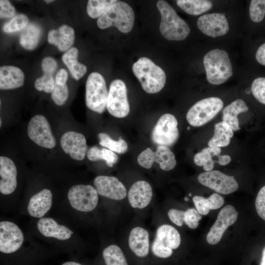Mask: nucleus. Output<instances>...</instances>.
Instances as JSON below:
<instances>
[{
  "instance_id": "nucleus-34",
  "label": "nucleus",
  "mask_w": 265,
  "mask_h": 265,
  "mask_svg": "<svg viewBox=\"0 0 265 265\" xmlns=\"http://www.w3.org/2000/svg\"><path fill=\"white\" fill-rule=\"evenodd\" d=\"M98 136L100 145L115 153L123 154L128 151V144L124 139L119 138L118 140H114L105 132H100Z\"/></svg>"
},
{
  "instance_id": "nucleus-50",
  "label": "nucleus",
  "mask_w": 265,
  "mask_h": 265,
  "mask_svg": "<svg viewBox=\"0 0 265 265\" xmlns=\"http://www.w3.org/2000/svg\"><path fill=\"white\" fill-rule=\"evenodd\" d=\"M62 265H81L75 262H67L63 263Z\"/></svg>"
},
{
  "instance_id": "nucleus-18",
  "label": "nucleus",
  "mask_w": 265,
  "mask_h": 265,
  "mask_svg": "<svg viewBox=\"0 0 265 265\" xmlns=\"http://www.w3.org/2000/svg\"><path fill=\"white\" fill-rule=\"evenodd\" d=\"M17 171L13 161L5 156L0 157V191L4 195L13 193L17 187Z\"/></svg>"
},
{
  "instance_id": "nucleus-4",
  "label": "nucleus",
  "mask_w": 265,
  "mask_h": 265,
  "mask_svg": "<svg viewBox=\"0 0 265 265\" xmlns=\"http://www.w3.org/2000/svg\"><path fill=\"white\" fill-rule=\"evenodd\" d=\"M134 22L132 8L125 2L117 0L98 18L97 24L101 29L115 26L122 32L128 33L132 29Z\"/></svg>"
},
{
  "instance_id": "nucleus-39",
  "label": "nucleus",
  "mask_w": 265,
  "mask_h": 265,
  "mask_svg": "<svg viewBox=\"0 0 265 265\" xmlns=\"http://www.w3.org/2000/svg\"><path fill=\"white\" fill-rule=\"evenodd\" d=\"M254 97L261 103L265 105V78L259 77L255 79L251 85Z\"/></svg>"
},
{
  "instance_id": "nucleus-1",
  "label": "nucleus",
  "mask_w": 265,
  "mask_h": 265,
  "mask_svg": "<svg viewBox=\"0 0 265 265\" xmlns=\"http://www.w3.org/2000/svg\"><path fill=\"white\" fill-rule=\"evenodd\" d=\"M157 6L161 16L159 30L162 36L171 41L185 39L190 33L187 23L166 1L158 0Z\"/></svg>"
},
{
  "instance_id": "nucleus-6",
  "label": "nucleus",
  "mask_w": 265,
  "mask_h": 265,
  "mask_svg": "<svg viewBox=\"0 0 265 265\" xmlns=\"http://www.w3.org/2000/svg\"><path fill=\"white\" fill-rule=\"evenodd\" d=\"M223 106V101L218 97L202 99L189 109L186 115V120L192 126H201L213 119Z\"/></svg>"
},
{
  "instance_id": "nucleus-11",
  "label": "nucleus",
  "mask_w": 265,
  "mask_h": 265,
  "mask_svg": "<svg viewBox=\"0 0 265 265\" xmlns=\"http://www.w3.org/2000/svg\"><path fill=\"white\" fill-rule=\"evenodd\" d=\"M27 132L29 138L40 147L52 149L56 145L50 123L42 115H36L31 118L28 123Z\"/></svg>"
},
{
  "instance_id": "nucleus-27",
  "label": "nucleus",
  "mask_w": 265,
  "mask_h": 265,
  "mask_svg": "<svg viewBox=\"0 0 265 265\" xmlns=\"http://www.w3.org/2000/svg\"><path fill=\"white\" fill-rule=\"evenodd\" d=\"M151 161L152 164L158 163L160 168L166 171L172 170L177 163L174 154L169 147L164 146H158L155 151L152 150Z\"/></svg>"
},
{
  "instance_id": "nucleus-35",
  "label": "nucleus",
  "mask_w": 265,
  "mask_h": 265,
  "mask_svg": "<svg viewBox=\"0 0 265 265\" xmlns=\"http://www.w3.org/2000/svg\"><path fill=\"white\" fill-rule=\"evenodd\" d=\"M106 265H128L121 249L117 245H110L103 252Z\"/></svg>"
},
{
  "instance_id": "nucleus-26",
  "label": "nucleus",
  "mask_w": 265,
  "mask_h": 265,
  "mask_svg": "<svg viewBox=\"0 0 265 265\" xmlns=\"http://www.w3.org/2000/svg\"><path fill=\"white\" fill-rule=\"evenodd\" d=\"M248 110V107L245 102L238 99L226 106L222 112V121L227 123L233 131L240 129L238 115L240 113Z\"/></svg>"
},
{
  "instance_id": "nucleus-2",
  "label": "nucleus",
  "mask_w": 265,
  "mask_h": 265,
  "mask_svg": "<svg viewBox=\"0 0 265 265\" xmlns=\"http://www.w3.org/2000/svg\"><path fill=\"white\" fill-rule=\"evenodd\" d=\"M132 71L143 89L148 93H157L165 85L164 71L147 57H141L135 62L132 65Z\"/></svg>"
},
{
  "instance_id": "nucleus-51",
  "label": "nucleus",
  "mask_w": 265,
  "mask_h": 265,
  "mask_svg": "<svg viewBox=\"0 0 265 265\" xmlns=\"http://www.w3.org/2000/svg\"><path fill=\"white\" fill-rule=\"evenodd\" d=\"M54 0H44V1L46 3H51L52 2H53Z\"/></svg>"
},
{
  "instance_id": "nucleus-10",
  "label": "nucleus",
  "mask_w": 265,
  "mask_h": 265,
  "mask_svg": "<svg viewBox=\"0 0 265 265\" xmlns=\"http://www.w3.org/2000/svg\"><path fill=\"white\" fill-rule=\"evenodd\" d=\"M68 199L71 206L82 212H89L97 206L98 193L95 187L89 185H76L68 192Z\"/></svg>"
},
{
  "instance_id": "nucleus-12",
  "label": "nucleus",
  "mask_w": 265,
  "mask_h": 265,
  "mask_svg": "<svg viewBox=\"0 0 265 265\" xmlns=\"http://www.w3.org/2000/svg\"><path fill=\"white\" fill-rule=\"evenodd\" d=\"M198 180L202 185L221 194L233 193L238 188V183L234 176L218 170L203 172L198 175Z\"/></svg>"
},
{
  "instance_id": "nucleus-33",
  "label": "nucleus",
  "mask_w": 265,
  "mask_h": 265,
  "mask_svg": "<svg viewBox=\"0 0 265 265\" xmlns=\"http://www.w3.org/2000/svg\"><path fill=\"white\" fill-rule=\"evenodd\" d=\"M86 156L90 161L104 160L110 167H112L118 160V157L114 152L106 148L100 149L96 146L89 148Z\"/></svg>"
},
{
  "instance_id": "nucleus-25",
  "label": "nucleus",
  "mask_w": 265,
  "mask_h": 265,
  "mask_svg": "<svg viewBox=\"0 0 265 265\" xmlns=\"http://www.w3.org/2000/svg\"><path fill=\"white\" fill-rule=\"evenodd\" d=\"M128 243L130 249L137 256L144 257L148 255L149 234L145 229L140 227L133 228L130 233Z\"/></svg>"
},
{
  "instance_id": "nucleus-13",
  "label": "nucleus",
  "mask_w": 265,
  "mask_h": 265,
  "mask_svg": "<svg viewBox=\"0 0 265 265\" xmlns=\"http://www.w3.org/2000/svg\"><path fill=\"white\" fill-rule=\"evenodd\" d=\"M238 214V212L232 205L224 207L207 235V242L212 245L218 243L226 230L237 221Z\"/></svg>"
},
{
  "instance_id": "nucleus-53",
  "label": "nucleus",
  "mask_w": 265,
  "mask_h": 265,
  "mask_svg": "<svg viewBox=\"0 0 265 265\" xmlns=\"http://www.w3.org/2000/svg\"><path fill=\"white\" fill-rule=\"evenodd\" d=\"M0 127L1 126V119L0 120Z\"/></svg>"
},
{
  "instance_id": "nucleus-36",
  "label": "nucleus",
  "mask_w": 265,
  "mask_h": 265,
  "mask_svg": "<svg viewBox=\"0 0 265 265\" xmlns=\"http://www.w3.org/2000/svg\"><path fill=\"white\" fill-rule=\"evenodd\" d=\"M116 0H89L87 5V12L89 16L95 19L101 17Z\"/></svg>"
},
{
  "instance_id": "nucleus-17",
  "label": "nucleus",
  "mask_w": 265,
  "mask_h": 265,
  "mask_svg": "<svg viewBox=\"0 0 265 265\" xmlns=\"http://www.w3.org/2000/svg\"><path fill=\"white\" fill-rule=\"evenodd\" d=\"M60 145L63 151L75 160H82L87 154L86 139L80 132L74 131L65 132L61 137Z\"/></svg>"
},
{
  "instance_id": "nucleus-19",
  "label": "nucleus",
  "mask_w": 265,
  "mask_h": 265,
  "mask_svg": "<svg viewBox=\"0 0 265 265\" xmlns=\"http://www.w3.org/2000/svg\"><path fill=\"white\" fill-rule=\"evenodd\" d=\"M221 149L218 147H208L197 153L194 157V163L203 166L206 171L212 170L215 162L221 165H226L231 161L230 156L221 155Z\"/></svg>"
},
{
  "instance_id": "nucleus-46",
  "label": "nucleus",
  "mask_w": 265,
  "mask_h": 265,
  "mask_svg": "<svg viewBox=\"0 0 265 265\" xmlns=\"http://www.w3.org/2000/svg\"><path fill=\"white\" fill-rule=\"evenodd\" d=\"M41 67L44 74L52 75L57 67L56 61L52 57H46L42 61Z\"/></svg>"
},
{
  "instance_id": "nucleus-45",
  "label": "nucleus",
  "mask_w": 265,
  "mask_h": 265,
  "mask_svg": "<svg viewBox=\"0 0 265 265\" xmlns=\"http://www.w3.org/2000/svg\"><path fill=\"white\" fill-rule=\"evenodd\" d=\"M185 212L175 209H171L168 212L170 220L178 226H182L184 222Z\"/></svg>"
},
{
  "instance_id": "nucleus-52",
  "label": "nucleus",
  "mask_w": 265,
  "mask_h": 265,
  "mask_svg": "<svg viewBox=\"0 0 265 265\" xmlns=\"http://www.w3.org/2000/svg\"><path fill=\"white\" fill-rule=\"evenodd\" d=\"M185 200L186 201H187L188 200V198H187V197H185Z\"/></svg>"
},
{
  "instance_id": "nucleus-38",
  "label": "nucleus",
  "mask_w": 265,
  "mask_h": 265,
  "mask_svg": "<svg viewBox=\"0 0 265 265\" xmlns=\"http://www.w3.org/2000/svg\"><path fill=\"white\" fill-rule=\"evenodd\" d=\"M250 17L255 23L261 22L265 15V0H252L249 7Z\"/></svg>"
},
{
  "instance_id": "nucleus-47",
  "label": "nucleus",
  "mask_w": 265,
  "mask_h": 265,
  "mask_svg": "<svg viewBox=\"0 0 265 265\" xmlns=\"http://www.w3.org/2000/svg\"><path fill=\"white\" fill-rule=\"evenodd\" d=\"M68 79V73L64 69H60L55 77V82L59 85H65Z\"/></svg>"
},
{
  "instance_id": "nucleus-22",
  "label": "nucleus",
  "mask_w": 265,
  "mask_h": 265,
  "mask_svg": "<svg viewBox=\"0 0 265 265\" xmlns=\"http://www.w3.org/2000/svg\"><path fill=\"white\" fill-rule=\"evenodd\" d=\"M37 226L43 236L59 240L68 239L73 234L67 227L58 224L54 219L50 217L41 218L37 222Z\"/></svg>"
},
{
  "instance_id": "nucleus-31",
  "label": "nucleus",
  "mask_w": 265,
  "mask_h": 265,
  "mask_svg": "<svg viewBox=\"0 0 265 265\" xmlns=\"http://www.w3.org/2000/svg\"><path fill=\"white\" fill-rule=\"evenodd\" d=\"M41 35L40 27L35 24L30 23L22 32L20 38V44L26 50H33L36 47Z\"/></svg>"
},
{
  "instance_id": "nucleus-44",
  "label": "nucleus",
  "mask_w": 265,
  "mask_h": 265,
  "mask_svg": "<svg viewBox=\"0 0 265 265\" xmlns=\"http://www.w3.org/2000/svg\"><path fill=\"white\" fill-rule=\"evenodd\" d=\"M15 7L7 0H0V17L2 18L12 17L15 14Z\"/></svg>"
},
{
  "instance_id": "nucleus-7",
  "label": "nucleus",
  "mask_w": 265,
  "mask_h": 265,
  "mask_svg": "<svg viewBox=\"0 0 265 265\" xmlns=\"http://www.w3.org/2000/svg\"><path fill=\"white\" fill-rule=\"evenodd\" d=\"M178 124L177 120L173 114H163L158 119L152 131V141L158 146H172L179 137Z\"/></svg>"
},
{
  "instance_id": "nucleus-21",
  "label": "nucleus",
  "mask_w": 265,
  "mask_h": 265,
  "mask_svg": "<svg viewBox=\"0 0 265 265\" xmlns=\"http://www.w3.org/2000/svg\"><path fill=\"white\" fill-rule=\"evenodd\" d=\"M52 202L51 191L44 188L30 198L27 206L28 212L34 217H43L51 208Z\"/></svg>"
},
{
  "instance_id": "nucleus-24",
  "label": "nucleus",
  "mask_w": 265,
  "mask_h": 265,
  "mask_svg": "<svg viewBox=\"0 0 265 265\" xmlns=\"http://www.w3.org/2000/svg\"><path fill=\"white\" fill-rule=\"evenodd\" d=\"M75 32L71 26L64 25L57 30L52 29L48 35V42L53 44L62 52L68 50L73 45Z\"/></svg>"
},
{
  "instance_id": "nucleus-15",
  "label": "nucleus",
  "mask_w": 265,
  "mask_h": 265,
  "mask_svg": "<svg viewBox=\"0 0 265 265\" xmlns=\"http://www.w3.org/2000/svg\"><path fill=\"white\" fill-rule=\"evenodd\" d=\"M197 25L204 34L213 38L224 35L229 30L228 21L223 13L203 15L198 18Z\"/></svg>"
},
{
  "instance_id": "nucleus-42",
  "label": "nucleus",
  "mask_w": 265,
  "mask_h": 265,
  "mask_svg": "<svg viewBox=\"0 0 265 265\" xmlns=\"http://www.w3.org/2000/svg\"><path fill=\"white\" fill-rule=\"evenodd\" d=\"M202 215L194 208H189L185 211L184 222L191 229H196L199 225V221L201 219Z\"/></svg>"
},
{
  "instance_id": "nucleus-37",
  "label": "nucleus",
  "mask_w": 265,
  "mask_h": 265,
  "mask_svg": "<svg viewBox=\"0 0 265 265\" xmlns=\"http://www.w3.org/2000/svg\"><path fill=\"white\" fill-rule=\"evenodd\" d=\"M27 17L23 14H19L6 23L3 26L5 32L11 33L24 28L27 25Z\"/></svg>"
},
{
  "instance_id": "nucleus-28",
  "label": "nucleus",
  "mask_w": 265,
  "mask_h": 265,
  "mask_svg": "<svg viewBox=\"0 0 265 265\" xmlns=\"http://www.w3.org/2000/svg\"><path fill=\"white\" fill-rule=\"evenodd\" d=\"M234 134L233 130L226 123L222 121L214 125V134L209 141L210 147H223L228 146Z\"/></svg>"
},
{
  "instance_id": "nucleus-9",
  "label": "nucleus",
  "mask_w": 265,
  "mask_h": 265,
  "mask_svg": "<svg viewBox=\"0 0 265 265\" xmlns=\"http://www.w3.org/2000/svg\"><path fill=\"white\" fill-rule=\"evenodd\" d=\"M106 108L113 117L123 118L130 113L127 88L125 82L119 79L112 81L110 85Z\"/></svg>"
},
{
  "instance_id": "nucleus-32",
  "label": "nucleus",
  "mask_w": 265,
  "mask_h": 265,
  "mask_svg": "<svg viewBox=\"0 0 265 265\" xmlns=\"http://www.w3.org/2000/svg\"><path fill=\"white\" fill-rule=\"evenodd\" d=\"M176 3L184 11L192 15L205 13L212 6V2L207 0H178Z\"/></svg>"
},
{
  "instance_id": "nucleus-23",
  "label": "nucleus",
  "mask_w": 265,
  "mask_h": 265,
  "mask_svg": "<svg viewBox=\"0 0 265 265\" xmlns=\"http://www.w3.org/2000/svg\"><path fill=\"white\" fill-rule=\"evenodd\" d=\"M25 76L19 68L13 66H2L0 68L1 90L15 89L23 85Z\"/></svg>"
},
{
  "instance_id": "nucleus-49",
  "label": "nucleus",
  "mask_w": 265,
  "mask_h": 265,
  "mask_svg": "<svg viewBox=\"0 0 265 265\" xmlns=\"http://www.w3.org/2000/svg\"><path fill=\"white\" fill-rule=\"evenodd\" d=\"M260 265H265V247L262 251V256Z\"/></svg>"
},
{
  "instance_id": "nucleus-41",
  "label": "nucleus",
  "mask_w": 265,
  "mask_h": 265,
  "mask_svg": "<svg viewBox=\"0 0 265 265\" xmlns=\"http://www.w3.org/2000/svg\"><path fill=\"white\" fill-rule=\"evenodd\" d=\"M55 85V82L52 75L44 74L42 77L37 78L34 86L38 91H44L46 93H52Z\"/></svg>"
},
{
  "instance_id": "nucleus-20",
  "label": "nucleus",
  "mask_w": 265,
  "mask_h": 265,
  "mask_svg": "<svg viewBox=\"0 0 265 265\" xmlns=\"http://www.w3.org/2000/svg\"><path fill=\"white\" fill-rule=\"evenodd\" d=\"M153 196V190L150 184L147 181L140 180L133 183L128 193L130 205L133 208L143 209L150 203Z\"/></svg>"
},
{
  "instance_id": "nucleus-5",
  "label": "nucleus",
  "mask_w": 265,
  "mask_h": 265,
  "mask_svg": "<svg viewBox=\"0 0 265 265\" xmlns=\"http://www.w3.org/2000/svg\"><path fill=\"white\" fill-rule=\"evenodd\" d=\"M108 92L104 77L99 73H91L85 85V103L92 111L102 113L106 108Z\"/></svg>"
},
{
  "instance_id": "nucleus-48",
  "label": "nucleus",
  "mask_w": 265,
  "mask_h": 265,
  "mask_svg": "<svg viewBox=\"0 0 265 265\" xmlns=\"http://www.w3.org/2000/svg\"><path fill=\"white\" fill-rule=\"evenodd\" d=\"M256 59L259 63L265 66V43L260 46L257 50Z\"/></svg>"
},
{
  "instance_id": "nucleus-3",
  "label": "nucleus",
  "mask_w": 265,
  "mask_h": 265,
  "mask_svg": "<svg viewBox=\"0 0 265 265\" xmlns=\"http://www.w3.org/2000/svg\"><path fill=\"white\" fill-rule=\"evenodd\" d=\"M207 80L214 85L225 82L232 75V66L227 53L216 49L207 53L203 59Z\"/></svg>"
},
{
  "instance_id": "nucleus-14",
  "label": "nucleus",
  "mask_w": 265,
  "mask_h": 265,
  "mask_svg": "<svg viewBox=\"0 0 265 265\" xmlns=\"http://www.w3.org/2000/svg\"><path fill=\"white\" fill-rule=\"evenodd\" d=\"M24 241V235L15 223L3 221L0 222V251L9 254L18 250Z\"/></svg>"
},
{
  "instance_id": "nucleus-43",
  "label": "nucleus",
  "mask_w": 265,
  "mask_h": 265,
  "mask_svg": "<svg viewBox=\"0 0 265 265\" xmlns=\"http://www.w3.org/2000/svg\"><path fill=\"white\" fill-rule=\"evenodd\" d=\"M255 208L259 216L265 220V186L260 189L257 194Z\"/></svg>"
},
{
  "instance_id": "nucleus-16",
  "label": "nucleus",
  "mask_w": 265,
  "mask_h": 265,
  "mask_svg": "<svg viewBox=\"0 0 265 265\" xmlns=\"http://www.w3.org/2000/svg\"><path fill=\"white\" fill-rule=\"evenodd\" d=\"M93 184L98 194L115 200H121L127 195V190L123 183L116 177L98 176Z\"/></svg>"
},
{
  "instance_id": "nucleus-40",
  "label": "nucleus",
  "mask_w": 265,
  "mask_h": 265,
  "mask_svg": "<svg viewBox=\"0 0 265 265\" xmlns=\"http://www.w3.org/2000/svg\"><path fill=\"white\" fill-rule=\"evenodd\" d=\"M68 95V88L66 84L59 85L55 82L54 87L52 93V98L56 105L62 106L64 104Z\"/></svg>"
},
{
  "instance_id": "nucleus-30",
  "label": "nucleus",
  "mask_w": 265,
  "mask_h": 265,
  "mask_svg": "<svg viewBox=\"0 0 265 265\" xmlns=\"http://www.w3.org/2000/svg\"><path fill=\"white\" fill-rule=\"evenodd\" d=\"M78 50L73 47L62 57L63 63L68 68L73 78L76 80H80L87 72L86 66L78 61Z\"/></svg>"
},
{
  "instance_id": "nucleus-8",
  "label": "nucleus",
  "mask_w": 265,
  "mask_h": 265,
  "mask_svg": "<svg viewBox=\"0 0 265 265\" xmlns=\"http://www.w3.org/2000/svg\"><path fill=\"white\" fill-rule=\"evenodd\" d=\"M180 243L181 236L176 229L170 225H162L157 230L152 251L158 257L168 258L172 255L173 250L177 248Z\"/></svg>"
},
{
  "instance_id": "nucleus-29",
  "label": "nucleus",
  "mask_w": 265,
  "mask_h": 265,
  "mask_svg": "<svg viewBox=\"0 0 265 265\" xmlns=\"http://www.w3.org/2000/svg\"><path fill=\"white\" fill-rule=\"evenodd\" d=\"M196 209L201 215H207L211 210H216L221 207L224 203V198L217 193H214L206 198L196 195L192 198Z\"/></svg>"
}]
</instances>
